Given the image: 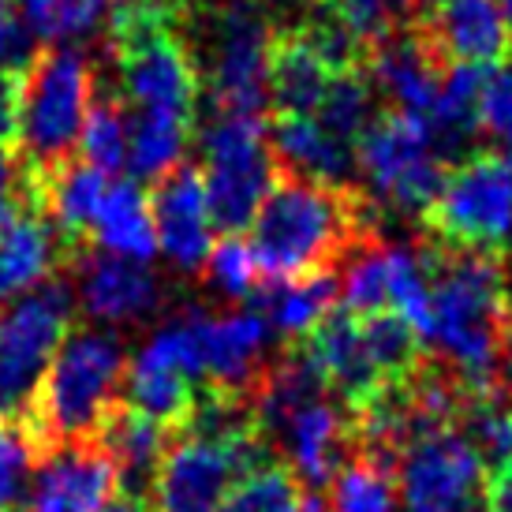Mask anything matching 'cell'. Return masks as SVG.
Listing matches in <instances>:
<instances>
[{
  "mask_svg": "<svg viewBox=\"0 0 512 512\" xmlns=\"http://www.w3.org/2000/svg\"><path fill=\"white\" fill-rule=\"evenodd\" d=\"M512 296L498 255L434 251L430 326L423 341L453 367L468 400H490L501 359L509 356Z\"/></svg>",
  "mask_w": 512,
  "mask_h": 512,
  "instance_id": "1",
  "label": "cell"
},
{
  "mask_svg": "<svg viewBox=\"0 0 512 512\" xmlns=\"http://www.w3.org/2000/svg\"><path fill=\"white\" fill-rule=\"evenodd\" d=\"M374 206L359 187H326L281 176L251 225V251L266 281H303L333 273L356 255L370 232Z\"/></svg>",
  "mask_w": 512,
  "mask_h": 512,
  "instance_id": "2",
  "label": "cell"
},
{
  "mask_svg": "<svg viewBox=\"0 0 512 512\" xmlns=\"http://www.w3.org/2000/svg\"><path fill=\"white\" fill-rule=\"evenodd\" d=\"M124 378H128L124 341L105 329H79L60 344V352L45 370L27 427L45 449L94 438L105 412L120 400L116 389Z\"/></svg>",
  "mask_w": 512,
  "mask_h": 512,
  "instance_id": "3",
  "label": "cell"
},
{
  "mask_svg": "<svg viewBox=\"0 0 512 512\" xmlns=\"http://www.w3.org/2000/svg\"><path fill=\"white\" fill-rule=\"evenodd\" d=\"M98 72L79 49H45L23 72V101H19V135L15 154L27 172L57 169L72 161L83 120L94 105Z\"/></svg>",
  "mask_w": 512,
  "mask_h": 512,
  "instance_id": "4",
  "label": "cell"
},
{
  "mask_svg": "<svg viewBox=\"0 0 512 512\" xmlns=\"http://www.w3.org/2000/svg\"><path fill=\"white\" fill-rule=\"evenodd\" d=\"M72 318L75 288L68 277H49L0 311V419L27 423L45 370L72 337Z\"/></svg>",
  "mask_w": 512,
  "mask_h": 512,
  "instance_id": "5",
  "label": "cell"
},
{
  "mask_svg": "<svg viewBox=\"0 0 512 512\" xmlns=\"http://www.w3.org/2000/svg\"><path fill=\"white\" fill-rule=\"evenodd\" d=\"M281 176L270 131L255 116H214L202 131V184L214 228L225 236H240L255 225Z\"/></svg>",
  "mask_w": 512,
  "mask_h": 512,
  "instance_id": "6",
  "label": "cell"
},
{
  "mask_svg": "<svg viewBox=\"0 0 512 512\" xmlns=\"http://www.w3.org/2000/svg\"><path fill=\"white\" fill-rule=\"evenodd\" d=\"M270 456L266 434L217 441L180 430L150 479L146 512H217L247 475L270 468Z\"/></svg>",
  "mask_w": 512,
  "mask_h": 512,
  "instance_id": "7",
  "label": "cell"
},
{
  "mask_svg": "<svg viewBox=\"0 0 512 512\" xmlns=\"http://www.w3.org/2000/svg\"><path fill=\"white\" fill-rule=\"evenodd\" d=\"M277 27L258 0H225L206 27V64L199 75L210 83L217 116H255L270 105V64Z\"/></svg>",
  "mask_w": 512,
  "mask_h": 512,
  "instance_id": "8",
  "label": "cell"
},
{
  "mask_svg": "<svg viewBox=\"0 0 512 512\" xmlns=\"http://www.w3.org/2000/svg\"><path fill=\"white\" fill-rule=\"evenodd\" d=\"M356 161L370 195L400 214L427 217L449 176L427 120L397 113V109L374 116V124L359 139Z\"/></svg>",
  "mask_w": 512,
  "mask_h": 512,
  "instance_id": "9",
  "label": "cell"
},
{
  "mask_svg": "<svg viewBox=\"0 0 512 512\" xmlns=\"http://www.w3.org/2000/svg\"><path fill=\"white\" fill-rule=\"evenodd\" d=\"M427 228L449 251L498 255L512 240V154L460 161L427 210Z\"/></svg>",
  "mask_w": 512,
  "mask_h": 512,
  "instance_id": "10",
  "label": "cell"
},
{
  "mask_svg": "<svg viewBox=\"0 0 512 512\" xmlns=\"http://www.w3.org/2000/svg\"><path fill=\"white\" fill-rule=\"evenodd\" d=\"M393 483L404 512H475L486 494V456L460 427L430 430L404 445Z\"/></svg>",
  "mask_w": 512,
  "mask_h": 512,
  "instance_id": "11",
  "label": "cell"
},
{
  "mask_svg": "<svg viewBox=\"0 0 512 512\" xmlns=\"http://www.w3.org/2000/svg\"><path fill=\"white\" fill-rule=\"evenodd\" d=\"M202 378L199 311H184L157 329L128 363V404L180 434Z\"/></svg>",
  "mask_w": 512,
  "mask_h": 512,
  "instance_id": "12",
  "label": "cell"
},
{
  "mask_svg": "<svg viewBox=\"0 0 512 512\" xmlns=\"http://www.w3.org/2000/svg\"><path fill=\"white\" fill-rule=\"evenodd\" d=\"M120 494V471L94 438L45 449L23 512H101Z\"/></svg>",
  "mask_w": 512,
  "mask_h": 512,
  "instance_id": "13",
  "label": "cell"
},
{
  "mask_svg": "<svg viewBox=\"0 0 512 512\" xmlns=\"http://www.w3.org/2000/svg\"><path fill=\"white\" fill-rule=\"evenodd\" d=\"M270 337L262 311H199L202 378H210L214 393L251 400L270 370Z\"/></svg>",
  "mask_w": 512,
  "mask_h": 512,
  "instance_id": "14",
  "label": "cell"
},
{
  "mask_svg": "<svg viewBox=\"0 0 512 512\" xmlns=\"http://www.w3.org/2000/svg\"><path fill=\"white\" fill-rule=\"evenodd\" d=\"M157 228V251L169 258V266L184 277L206 270L214 251V217L206 202V184L195 165H176L161 176L150 195Z\"/></svg>",
  "mask_w": 512,
  "mask_h": 512,
  "instance_id": "15",
  "label": "cell"
},
{
  "mask_svg": "<svg viewBox=\"0 0 512 512\" xmlns=\"http://www.w3.org/2000/svg\"><path fill=\"white\" fill-rule=\"evenodd\" d=\"M75 303L101 326H131L157 314L165 288L157 273L143 262L105 255V251H79L72 255Z\"/></svg>",
  "mask_w": 512,
  "mask_h": 512,
  "instance_id": "16",
  "label": "cell"
},
{
  "mask_svg": "<svg viewBox=\"0 0 512 512\" xmlns=\"http://www.w3.org/2000/svg\"><path fill=\"white\" fill-rule=\"evenodd\" d=\"M273 441H281L285 468L296 475V483L311 490L333 483L337 471L356 456L352 412L337 400H329L326 393L288 415V423L277 430Z\"/></svg>",
  "mask_w": 512,
  "mask_h": 512,
  "instance_id": "17",
  "label": "cell"
},
{
  "mask_svg": "<svg viewBox=\"0 0 512 512\" xmlns=\"http://www.w3.org/2000/svg\"><path fill=\"white\" fill-rule=\"evenodd\" d=\"M415 30L445 68H498L512 53V27L498 0H438Z\"/></svg>",
  "mask_w": 512,
  "mask_h": 512,
  "instance_id": "18",
  "label": "cell"
},
{
  "mask_svg": "<svg viewBox=\"0 0 512 512\" xmlns=\"http://www.w3.org/2000/svg\"><path fill=\"white\" fill-rule=\"evenodd\" d=\"M60 262V240L27 187L0 199V311L42 288Z\"/></svg>",
  "mask_w": 512,
  "mask_h": 512,
  "instance_id": "19",
  "label": "cell"
},
{
  "mask_svg": "<svg viewBox=\"0 0 512 512\" xmlns=\"http://www.w3.org/2000/svg\"><path fill=\"white\" fill-rule=\"evenodd\" d=\"M363 72L370 75L378 94H385L397 105V113L427 120L449 68L441 64L438 53L430 49L419 30H393L389 38H382V42H374L367 49Z\"/></svg>",
  "mask_w": 512,
  "mask_h": 512,
  "instance_id": "20",
  "label": "cell"
},
{
  "mask_svg": "<svg viewBox=\"0 0 512 512\" xmlns=\"http://www.w3.org/2000/svg\"><path fill=\"white\" fill-rule=\"evenodd\" d=\"M30 176V195L38 202L42 217L49 228L57 232V240L68 247V258L83 251V240L94 232V217L98 206L109 191V176L98 172L94 165L79 161H64L57 169L27 172Z\"/></svg>",
  "mask_w": 512,
  "mask_h": 512,
  "instance_id": "21",
  "label": "cell"
},
{
  "mask_svg": "<svg viewBox=\"0 0 512 512\" xmlns=\"http://www.w3.org/2000/svg\"><path fill=\"white\" fill-rule=\"evenodd\" d=\"M299 352L307 356V363H311L314 374L322 378V385L341 397V404L348 412L359 408L363 400H370L385 385L367 356L363 326H359L356 314L333 311L326 322L303 341Z\"/></svg>",
  "mask_w": 512,
  "mask_h": 512,
  "instance_id": "22",
  "label": "cell"
},
{
  "mask_svg": "<svg viewBox=\"0 0 512 512\" xmlns=\"http://www.w3.org/2000/svg\"><path fill=\"white\" fill-rule=\"evenodd\" d=\"M270 146L285 176L326 187H356L359 161L352 143L329 135L314 116H277Z\"/></svg>",
  "mask_w": 512,
  "mask_h": 512,
  "instance_id": "23",
  "label": "cell"
},
{
  "mask_svg": "<svg viewBox=\"0 0 512 512\" xmlns=\"http://www.w3.org/2000/svg\"><path fill=\"white\" fill-rule=\"evenodd\" d=\"M94 441L120 471V486H128L124 494L139 498L143 490H150V479H154L157 464L169 449L172 430L161 427L157 419L143 415L139 408H131L128 400H116L94 430Z\"/></svg>",
  "mask_w": 512,
  "mask_h": 512,
  "instance_id": "24",
  "label": "cell"
},
{
  "mask_svg": "<svg viewBox=\"0 0 512 512\" xmlns=\"http://www.w3.org/2000/svg\"><path fill=\"white\" fill-rule=\"evenodd\" d=\"M326 60L311 49L299 27H277L270 64V105L277 116H311L329 86Z\"/></svg>",
  "mask_w": 512,
  "mask_h": 512,
  "instance_id": "25",
  "label": "cell"
},
{
  "mask_svg": "<svg viewBox=\"0 0 512 512\" xmlns=\"http://www.w3.org/2000/svg\"><path fill=\"white\" fill-rule=\"evenodd\" d=\"M94 243L105 255L143 262V266L157 255L154 210H150V199L135 180L109 184L98 206V217H94Z\"/></svg>",
  "mask_w": 512,
  "mask_h": 512,
  "instance_id": "26",
  "label": "cell"
},
{
  "mask_svg": "<svg viewBox=\"0 0 512 512\" xmlns=\"http://www.w3.org/2000/svg\"><path fill=\"white\" fill-rule=\"evenodd\" d=\"M483 75L486 68H464L453 64L438 86V98L430 105L427 124L438 143L441 157L468 154L471 143L479 139V98H483Z\"/></svg>",
  "mask_w": 512,
  "mask_h": 512,
  "instance_id": "27",
  "label": "cell"
},
{
  "mask_svg": "<svg viewBox=\"0 0 512 512\" xmlns=\"http://www.w3.org/2000/svg\"><path fill=\"white\" fill-rule=\"evenodd\" d=\"M341 285L333 273L303 277V281H266L262 285V307L273 333H281L288 341H307L314 329L333 314V299Z\"/></svg>",
  "mask_w": 512,
  "mask_h": 512,
  "instance_id": "28",
  "label": "cell"
},
{
  "mask_svg": "<svg viewBox=\"0 0 512 512\" xmlns=\"http://www.w3.org/2000/svg\"><path fill=\"white\" fill-rule=\"evenodd\" d=\"M120 0H19V12L38 42L75 49L113 23Z\"/></svg>",
  "mask_w": 512,
  "mask_h": 512,
  "instance_id": "29",
  "label": "cell"
},
{
  "mask_svg": "<svg viewBox=\"0 0 512 512\" xmlns=\"http://www.w3.org/2000/svg\"><path fill=\"white\" fill-rule=\"evenodd\" d=\"M131 143H128V172L135 180H161L169 176L191 139V120L161 113H128Z\"/></svg>",
  "mask_w": 512,
  "mask_h": 512,
  "instance_id": "30",
  "label": "cell"
},
{
  "mask_svg": "<svg viewBox=\"0 0 512 512\" xmlns=\"http://www.w3.org/2000/svg\"><path fill=\"white\" fill-rule=\"evenodd\" d=\"M374 83L363 68H352V72H337L329 75V86L322 101H318V124L337 135L344 143H359L363 131L374 124Z\"/></svg>",
  "mask_w": 512,
  "mask_h": 512,
  "instance_id": "31",
  "label": "cell"
},
{
  "mask_svg": "<svg viewBox=\"0 0 512 512\" xmlns=\"http://www.w3.org/2000/svg\"><path fill=\"white\" fill-rule=\"evenodd\" d=\"M128 143H131V116L124 109V101L116 98H98L90 105V113L79 131V154L86 165H94L98 172H120L128 169Z\"/></svg>",
  "mask_w": 512,
  "mask_h": 512,
  "instance_id": "32",
  "label": "cell"
},
{
  "mask_svg": "<svg viewBox=\"0 0 512 512\" xmlns=\"http://www.w3.org/2000/svg\"><path fill=\"white\" fill-rule=\"evenodd\" d=\"M45 445L27 423L0 419V512H19Z\"/></svg>",
  "mask_w": 512,
  "mask_h": 512,
  "instance_id": "33",
  "label": "cell"
},
{
  "mask_svg": "<svg viewBox=\"0 0 512 512\" xmlns=\"http://www.w3.org/2000/svg\"><path fill=\"white\" fill-rule=\"evenodd\" d=\"M329 512H397L393 471L378 468L363 456H352L333 479Z\"/></svg>",
  "mask_w": 512,
  "mask_h": 512,
  "instance_id": "34",
  "label": "cell"
},
{
  "mask_svg": "<svg viewBox=\"0 0 512 512\" xmlns=\"http://www.w3.org/2000/svg\"><path fill=\"white\" fill-rule=\"evenodd\" d=\"M206 281H210L225 299H251L255 292H262L266 277L258 270L251 240L225 236L221 243H214L210 262H206Z\"/></svg>",
  "mask_w": 512,
  "mask_h": 512,
  "instance_id": "35",
  "label": "cell"
},
{
  "mask_svg": "<svg viewBox=\"0 0 512 512\" xmlns=\"http://www.w3.org/2000/svg\"><path fill=\"white\" fill-rule=\"evenodd\" d=\"M296 498H299L296 475L285 464H270V468L247 475L217 512H288L296 505Z\"/></svg>",
  "mask_w": 512,
  "mask_h": 512,
  "instance_id": "36",
  "label": "cell"
},
{
  "mask_svg": "<svg viewBox=\"0 0 512 512\" xmlns=\"http://www.w3.org/2000/svg\"><path fill=\"white\" fill-rule=\"evenodd\" d=\"M479 135L498 143V154H512V60L486 68L479 98Z\"/></svg>",
  "mask_w": 512,
  "mask_h": 512,
  "instance_id": "37",
  "label": "cell"
},
{
  "mask_svg": "<svg viewBox=\"0 0 512 512\" xmlns=\"http://www.w3.org/2000/svg\"><path fill=\"white\" fill-rule=\"evenodd\" d=\"M38 60V38L15 0H0V68L23 75Z\"/></svg>",
  "mask_w": 512,
  "mask_h": 512,
  "instance_id": "38",
  "label": "cell"
},
{
  "mask_svg": "<svg viewBox=\"0 0 512 512\" xmlns=\"http://www.w3.org/2000/svg\"><path fill=\"white\" fill-rule=\"evenodd\" d=\"M19 101H23V75L0 68V146H15V135H19Z\"/></svg>",
  "mask_w": 512,
  "mask_h": 512,
  "instance_id": "39",
  "label": "cell"
},
{
  "mask_svg": "<svg viewBox=\"0 0 512 512\" xmlns=\"http://www.w3.org/2000/svg\"><path fill=\"white\" fill-rule=\"evenodd\" d=\"M483 512H512V460L498 464V471L486 479Z\"/></svg>",
  "mask_w": 512,
  "mask_h": 512,
  "instance_id": "40",
  "label": "cell"
},
{
  "mask_svg": "<svg viewBox=\"0 0 512 512\" xmlns=\"http://www.w3.org/2000/svg\"><path fill=\"white\" fill-rule=\"evenodd\" d=\"M27 187V169L15 154V146H0V199H12Z\"/></svg>",
  "mask_w": 512,
  "mask_h": 512,
  "instance_id": "41",
  "label": "cell"
},
{
  "mask_svg": "<svg viewBox=\"0 0 512 512\" xmlns=\"http://www.w3.org/2000/svg\"><path fill=\"white\" fill-rule=\"evenodd\" d=\"M101 512H146V505H143V498H131V494H116L109 505Z\"/></svg>",
  "mask_w": 512,
  "mask_h": 512,
  "instance_id": "42",
  "label": "cell"
},
{
  "mask_svg": "<svg viewBox=\"0 0 512 512\" xmlns=\"http://www.w3.org/2000/svg\"><path fill=\"white\" fill-rule=\"evenodd\" d=\"M288 512H329V505L318 498V494H299L296 505H292Z\"/></svg>",
  "mask_w": 512,
  "mask_h": 512,
  "instance_id": "43",
  "label": "cell"
},
{
  "mask_svg": "<svg viewBox=\"0 0 512 512\" xmlns=\"http://www.w3.org/2000/svg\"><path fill=\"white\" fill-rule=\"evenodd\" d=\"M501 4V12H505V19H509V27H512V0H498Z\"/></svg>",
  "mask_w": 512,
  "mask_h": 512,
  "instance_id": "44",
  "label": "cell"
},
{
  "mask_svg": "<svg viewBox=\"0 0 512 512\" xmlns=\"http://www.w3.org/2000/svg\"><path fill=\"white\" fill-rule=\"evenodd\" d=\"M509 359H512V326H509Z\"/></svg>",
  "mask_w": 512,
  "mask_h": 512,
  "instance_id": "45",
  "label": "cell"
},
{
  "mask_svg": "<svg viewBox=\"0 0 512 512\" xmlns=\"http://www.w3.org/2000/svg\"><path fill=\"white\" fill-rule=\"evenodd\" d=\"M509 419H512V397H509Z\"/></svg>",
  "mask_w": 512,
  "mask_h": 512,
  "instance_id": "46",
  "label": "cell"
},
{
  "mask_svg": "<svg viewBox=\"0 0 512 512\" xmlns=\"http://www.w3.org/2000/svg\"><path fill=\"white\" fill-rule=\"evenodd\" d=\"M509 247H512V240H509Z\"/></svg>",
  "mask_w": 512,
  "mask_h": 512,
  "instance_id": "47",
  "label": "cell"
}]
</instances>
